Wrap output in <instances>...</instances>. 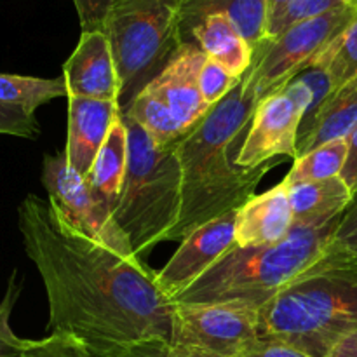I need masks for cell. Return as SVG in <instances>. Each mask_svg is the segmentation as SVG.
Returning <instances> with one entry per match:
<instances>
[{"label": "cell", "instance_id": "35", "mask_svg": "<svg viewBox=\"0 0 357 357\" xmlns=\"http://www.w3.org/2000/svg\"><path fill=\"white\" fill-rule=\"evenodd\" d=\"M328 357H357V330L342 338Z\"/></svg>", "mask_w": 357, "mask_h": 357}, {"label": "cell", "instance_id": "16", "mask_svg": "<svg viewBox=\"0 0 357 357\" xmlns=\"http://www.w3.org/2000/svg\"><path fill=\"white\" fill-rule=\"evenodd\" d=\"M211 14L229 17L253 49L267 38V0H180V30L183 42H188L192 30Z\"/></svg>", "mask_w": 357, "mask_h": 357}, {"label": "cell", "instance_id": "14", "mask_svg": "<svg viewBox=\"0 0 357 357\" xmlns=\"http://www.w3.org/2000/svg\"><path fill=\"white\" fill-rule=\"evenodd\" d=\"M121 114L119 101L68 96L65 155L68 166L77 174L87 178L115 119Z\"/></svg>", "mask_w": 357, "mask_h": 357}, {"label": "cell", "instance_id": "28", "mask_svg": "<svg viewBox=\"0 0 357 357\" xmlns=\"http://www.w3.org/2000/svg\"><path fill=\"white\" fill-rule=\"evenodd\" d=\"M241 80H243V77L241 79L234 77L220 63L206 58L204 65L201 68V75H199V87H201V94L204 98L206 105L211 108L218 105L227 94L236 89Z\"/></svg>", "mask_w": 357, "mask_h": 357}, {"label": "cell", "instance_id": "5", "mask_svg": "<svg viewBox=\"0 0 357 357\" xmlns=\"http://www.w3.org/2000/svg\"><path fill=\"white\" fill-rule=\"evenodd\" d=\"M124 117L129 160L115 220L139 258L160 243H173L181 211V171L176 143L157 145L135 121Z\"/></svg>", "mask_w": 357, "mask_h": 357}, {"label": "cell", "instance_id": "9", "mask_svg": "<svg viewBox=\"0 0 357 357\" xmlns=\"http://www.w3.org/2000/svg\"><path fill=\"white\" fill-rule=\"evenodd\" d=\"M258 312L237 303H174L171 342L218 357H236L258 338Z\"/></svg>", "mask_w": 357, "mask_h": 357}, {"label": "cell", "instance_id": "10", "mask_svg": "<svg viewBox=\"0 0 357 357\" xmlns=\"http://www.w3.org/2000/svg\"><path fill=\"white\" fill-rule=\"evenodd\" d=\"M305 110L296 103L286 86L260 98L250 122V131L237 153V164L246 169L275 160L296 159L300 126Z\"/></svg>", "mask_w": 357, "mask_h": 357}, {"label": "cell", "instance_id": "21", "mask_svg": "<svg viewBox=\"0 0 357 357\" xmlns=\"http://www.w3.org/2000/svg\"><path fill=\"white\" fill-rule=\"evenodd\" d=\"M122 114L135 121L139 128L145 129L146 135L157 145H173L185 136L167 105L150 84H146L138 94H135V98L122 108Z\"/></svg>", "mask_w": 357, "mask_h": 357}, {"label": "cell", "instance_id": "31", "mask_svg": "<svg viewBox=\"0 0 357 357\" xmlns=\"http://www.w3.org/2000/svg\"><path fill=\"white\" fill-rule=\"evenodd\" d=\"M0 135L35 139L40 135V126L35 119V114L0 103Z\"/></svg>", "mask_w": 357, "mask_h": 357}, {"label": "cell", "instance_id": "32", "mask_svg": "<svg viewBox=\"0 0 357 357\" xmlns=\"http://www.w3.org/2000/svg\"><path fill=\"white\" fill-rule=\"evenodd\" d=\"M115 0H73L82 31L103 30L105 17Z\"/></svg>", "mask_w": 357, "mask_h": 357}, {"label": "cell", "instance_id": "11", "mask_svg": "<svg viewBox=\"0 0 357 357\" xmlns=\"http://www.w3.org/2000/svg\"><path fill=\"white\" fill-rule=\"evenodd\" d=\"M236 213H227L192 230L180 241L169 261L155 272L157 286L171 302L236 246Z\"/></svg>", "mask_w": 357, "mask_h": 357}, {"label": "cell", "instance_id": "3", "mask_svg": "<svg viewBox=\"0 0 357 357\" xmlns=\"http://www.w3.org/2000/svg\"><path fill=\"white\" fill-rule=\"evenodd\" d=\"M338 220L293 227L278 244L234 246L173 303H237L260 310L323 258Z\"/></svg>", "mask_w": 357, "mask_h": 357}, {"label": "cell", "instance_id": "23", "mask_svg": "<svg viewBox=\"0 0 357 357\" xmlns=\"http://www.w3.org/2000/svg\"><path fill=\"white\" fill-rule=\"evenodd\" d=\"M347 138H340L324 143V145L296 157L282 183L286 187H293V185L298 183L340 176L345 159H347Z\"/></svg>", "mask_w": 357, "mask_h": 357}, {"label": "cell", "instance_id": "24", "mask_svg": "<svg viewBox=\"0 0 357 357\" xmlns=\"http://www.w3.org/2000/svg\"><path fill=\"white\" fill-rule=\"evenodd\" d=\"M316 267L357 278V195L338 220L330 244Z\"/></svg>", "mask_w": 357, "mask_h": 357}, {"label": "cell", "instance_id": "15", "mask_svg": "<svg viewBox=\"0 0 357 357\" xmlns=\"http://www.w3.org/2000/svg\"><path fill=\"white\" fill-rule=\"evenodd\" d=\"M293 230L288 188L275 185L257 194L236 213V246H267L284 241Z\"/></svg>", "mask_w": 357, "mask_h": 357}, {"label": "cell", "instance_id": "13", "mask_svg": "<svg viewBox=\"0 0 357 357\" xmlns=\"http://www.w3.org/2000/svg\"><path fill=\"white\" fill-rule=\"evenodd\" d=\"M63 79L68 96L121 103L122 82L103 30L80 33L75 51L63 65Z\"/></svg>", "mask_w": 357, "mask_h": 357}, {"label": "cell", "instance_id": "26", "mask_svg": "<svg viewBox=\"0 0 357 357\" xmlns=\"http://www.w3.org/2000/svg\"><path fill=\"white\" fill-rule=\"evenodd\" d=\"M20 293L21 284L17 282L16 271H14L7 282L6 295L0 300V357H21L30 344V340L17 337L10 326V316L20 298Z\"/></svg>", "mask_w": 357, "mask_h": 357}, {"label": "cell", "instance_id": "22", "mask_svg": "<svg viewBox=\"0 0 357 357\" xmlns=\"http://www.w3.org/2000/svg\"><path fill=\"white\" fill-rule=\"evenodd\" d=\"M63 96L68 98L63 75L58 79H40L0 73V103L21 108L28 114H35L38 107Z\"/></svg>", "mask_w": 357, "mask_h": 357}, {"label": "cell", "instance_id": "30", "mask_svg": "<svg viewBox=\"0 0 357 357\" xmlns=\"http://www.w3.org/2000/svg\"><path fill=\"white\" fill-rule=\"evenodd\" d=\"M117 357H218L208 354V352L197 351V349L181 347V345L173 344L166 338H150L139 344L131 345L121 352Z\"/></svg>", "mask_w": 357, "mask_h": 357}, {"label": "cell", "instance_id": "25", "mask_svg": "<svg viewBox=\"0 0 357 357\" xmlns=\"http://www.w3.org/2000/svg\"><path fill=\"white\" fill-rule=\"evenodd\" d=\"M321 58L326 61L333 91L340 89L357 77V16L352 23L321 52Z\"/></svg>", "mask_w": 357, "mask_h": 357}, {"label": "cell", "instance_id": "34", "mask_svg": "<svg viewBox=\"0 0 357 357\" xmlns=\"http://www.w3.org/2000/svg\"><path fill=\"white\" fill-rule=\"evenodd\" d=\"M349 149H347V159H345L344 169H342L340 178L345 181L351 192L357 195V126L352 129V132L347 138Z\"/></svg>", "mask_w": 357, "mask_h": 357}, {"label": "cell", "instance_id": "7", "mask_svg": "<svg viewBox=\"0 0 357 357\" xmlns=\"http://www.w3.org/2000/svg\"><path fill=\"white\" fill-rule=\"evenodd\" d=\"M356 16L357 9L342 3L321 16L286 28L278 37L264 38L255 47L253 63L246 72L258 98L286 86L293 77L305 70Z\"/></svg>", "mask_w": 357, "mask_h": 357}, {"label": "cell", "instance_id": "20", "mask_svg": "<svg viewBox=\"0 0 357 357\" xmlns=\"http://www.w3.org/2000/svg\"><path fill=\"white\" fill-rule=\"evenodd\" d=\"M188 42H195L206 56L220 63L234 77H244L253 63L255 49L236 24L223 14L204 17L192 30Z\"/></svg>", "mask_w": 357, "mask_h": 357}, {"label": "cell", "instance_id": "8", "mask_svg": "<svg viewBox=\"0 0 357 357\" xmlns=\"http://www.w3.org/2000/svg\"><path fill=\"white\" fill-rule=\"evenodd\" d=\"M40 180L47 192V201L73 230L126 257H138L115 216L93 197L86 178L68 166L65 152L45 153Z\"/></svg>", "mask_w": 357, "mask_h": 357}, {"label": "cell", "instance_id": "29", "mask_svg": "<svg viewBox=\"0 0 357 357\" xmlns=\"http://www.w3.org/2000/svg\"><path fill=\"white\" fill-rule=\"evenodd\" d=\"M21 357H94L82 342L66 333H49L40 340H30Z\"/></svg>", "mask_w": 357, "mask_h": 357}, {"label": "cell", "instance_id": "33", "mask_svg": "<svg viewBox=\"0 0 357 357\" xmlns=\"http://www.w3.org/2000/svg\"><path fill=\"white\" fill-rule=\"evenodd\" d=\"M236 357H312L293 345L271 338H257Z\"/></svg>", "mask_w": 357, "mask_h": 357}, {"label": "cell", "instance_id": "37", "mask_svg": "<svg viewBox=\"0 0 357 357\" xmlns=\"http://www.w3.org/2000/svg\"><path fill=\"white\" fill-rule=\"evenodd\" d=\"M347 3H349V6L354 7V9H357V0H347Z\"/></svg>", "mask_w": 357, "mask_h": 357}, {"label": "cell", "instance_id": "12", "mask_svg": "<svg viewBox=\"0 0 357 357\" xmlns=\"http://www.w3.org/2000/svg\"><path fill=\"white\" fill-rule=\"evenodd\" d=\"M206 58L208 56L195 42H183L167 65L149 82L167 105L185 135H188L211 110L199 87V75Z\"/></svg>", "mask_w": 357, "mask_h": 357}, {"label": "cell", "instance_id": "2", "mask_svg": "<svg viewBox=\"0 0 357 357\" xmlns=\"http://www.w3.org/2000/svg\"><path fill=\"white\" fill-rule=\"evenodd\" d=\"M258 94L244 73L232 93L176 143L181 171V211L173 243L227 213L237 211L253 195L275 160L246 169L237 153L250 131Z\"/></svg>", "mask_w": 357, "mask_h": 357}, {"label": "cell", "instance_id": "6", "mask_svg": "<svg viewBox=\"0 0 357 357\" xmlns=\"http://www.w3.org/2000/svg\"><path fill=\"white\" fill-rule=\"evenodd\" d=\"M124 108L183 44L180 0H115L105 17Z\"/></svg>", "mask_w": 357, "mask_h": 357}, {"label": "cell", "instance_id": "36", "mask_svg": "<svg viewBox=\"0 0 357 357\" xmlns=\"http://www.w3.org/2000/svg\"><path fill=\"white\" fill-rule=\"evenodd\" d=\"M289 0H267V6H268V23H271V20H274L275 16H278L279 13L282 10V7L288 3ZM267 23V26H268Z\"/></svg>", "mask_w": 357, "mask_h": 357}, {"label": "cell", "instance_id": "4", "mask_svg": "<svg viewBox=\"0 0 357 357\" xmlns=\"http://www.w3.org/2000/svg\"><path fill=\"white\" fill-rule=\"evenodd\" d=\"M357 330V278L310 267L258 312V338L281 340L312 357H328Z\"/></svg>", "mask_w": 357, "mask_h": 357}, {"label": "cell", "instance_id": "17", "mask_svg": "<svg viewBox=\"0 0 357 357\" xmlns=\"http://www.w3.org/2000/svg\"><path fill=\"white\" fill-rule=\"evenodd\" d=\"M129 160V136L122 114L115 119L86 181L98 204L115 216Z\"/></svg>", "mask_w": 357, "mask_h": 357}, {"label": "cell", "instance_id": "18", "mask_svg": "<svg viewBox=\"0 0 357 357\" xmlns=\"http://www.w3.org/2000/svg\"><path fill=\"white\" fill-rule=\"evenodd\" d=\"M286 188L293 211V227L324 225L344 215L354 201V194L340 176Z\"/></svg>", "mask_w": 357, "mask_h": 357}, {"label": "cell", "instance_id": "1", "mask_svg": "<svg viewBox=\"0 0 357 357\" xmlns=\"http://www.w3.org/2000/svg\"><path fill=\"white\" fill-rule=\"evenodd\" d=\"M17 227L44 282L51 333L72 335L94 357L150 338L171 342L174 303L142 258L87 239L33 194L17 208Z\"/></svg>", "mask_w": 357, "mask_h": 357}, {"label": "cell", "instance_id": "19", "mask_svg": "<svg viewBox=\"0 0 357 357\" xmlns=\"http://www.w3.org/2000/svg\"><path fill=\"white\" fill-rule=\"evenodd\" d=\"M357 126V77L333 91L310 124L298 135L296 157L328 142L349 138Z\"/></svg>", "mask_w": 357, "mask_h": 357}, {"label": "cell", "instance_id": "27", "mask_svg": "<svg viewBox=\"0 0 357 357\" xmlns=\"http://www.w3.org/2000/svg\"><path fill=\"white\" fill-rule=\"evenodd\" d=\"M347 3V0H289L281 13L271 20L267 26V38L278 37L279 33L300 21L310 20V17L321 16L335 7Z\"/></svg>", "mask_w": 357, "mask_h": 357}]
</instances>
